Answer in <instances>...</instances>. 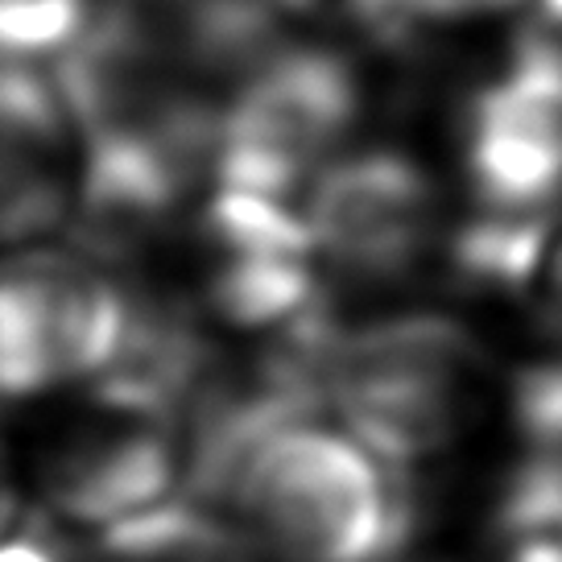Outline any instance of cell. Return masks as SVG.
I'll list each match as a JSON object with an SVG mask.
<instances>
[{"label":"cell","instance_id":"e0dca14e","mask_svg":"<svg viewBox=\"0 0 562 562\" xmlns=\"http://www.w3.org/2000/svg\"><path fill=\"white\" fill-rule=\"evenodd\" d=\"M542 4V13L550 18V25H559L562 30V0H538Z\"/></svg>","mask_w":562,"mask_h":562},{"label":"cell","instance_id":"5b68a950","mask_svg":"<svg viewBox=\"0 0 562 562\" xmlns=\"http://www.w3.org/2000/svg\"><path fill=\"white\" fill-rule=\"evenodd\" d=\"M187 414L116 381H95L83 405L37 456L46 509L79 529H108L178 496L191 468Z\"/></svg>","mask_w":562,"mask_h":562},{"label":"cell","instance_id":"8fae6325","mask_svg":"<svg viewBox=\"0 0 562 562\" xmlns=\"http://www.w3.org/2000/svg\"><path fill=\"white\" fill-rule=\"evenodd\" d=\"M95 25V0H0V63H63Z\"/></svg>","mask_w":562,"mask_h":562},{"label":"cell","instance_id":"ba28073f","mask_svg":"<svg viewBox=\"0 0 562 562\" xmlns=\"http://www.w3.org/2000/svg\"><path fill=\"white\" fill-rule=\"evenodd\" d=\"M83 137L63 83L0 63V252L50 245L79 207Z\"/></svg>","mask_w":562,"mask_h":562},{"label":"cell","instance_id":"3957f363","mask_svg":"<svg viewBox=\"0 0 562 562\" xmlns=\"http://www.w3.org/2000/svg\"><path fill=\"white\" fill-rule=\"evenodd\" d=\"M137 306L91 252L54 245L0 252V397L88 389L121 360Z\"/></svg>","mask_w":562,"mask_h":562},{"label":"cell","instance_id":"8992f818","mask_svg":"<svg viewBox=\"0 0 562 562\" xmlns=\"http://www.w3.org/2000/svg\"><path fill=\"white\" fill-rule=\"evenodd\" d=\"M299 215L318 273L356 285L405 281L439 240V191L397 149L335 158L311 182Z\"/></svg>","mask_w":562,"mask_h":562},{"label":"cell","instance_id":"4fadbf2b","mask_svg":"<svg viewBox=\"0 0 562 562\" xmlns=\"http://www.w3.org/2000/svg\"><path fill=\"white\" fill-rule=\"evenodd\" d=\"M517 0H351L356 18L369 25L372 34L397 42L405 34L439 30L468 18H484L496 9H509Z\"/></svg>","mask_w":562,"mask_h":562},{"label":"cell","instance_id":"7c38bea8","mask_svg":"<svg viewBox=\"0 0 562 562\" xmlns=\"http://www.w3.org/2000/svg\"><path fill=\"white\" fill-rule=\"evenodd\" d=\"M496 533L517 542H562V456L526 451L496 501Z\"/></svg>","mask_w":562,"mask_h":562},{"label":"cell","instance_id":"30bf717a","mask_svg":"<svg viewBox=\"0 0 562 562\" xmlns=\"http://www.w3.org/2000/svg\"><path fill=\"white\" fill-rule=\"evenodd\" d=\"M83 562H257V550L228 517L187 496H170L95 529Z\"/></svg>","mask_w":562,"mask_h":562},{"label":"cell","instance_id":"ac0fdd59","mask_svg":"<svg viewBox=\"0 0 562 562\" xmlns=\"http://www.w3.org/2000/svg\"><path fill=\"white\" fill-rule=\"evenodd\" d=\"M385 562H426V559H405V550H402V554H393V559H385Z\"/></svg>","mask_w":562,"mask_h":562},{"label":"cell","instance_id":"277c9868","mask_svg":"<svg viewBox=\"0 0 562 562\" xmlns=\"http://www.w3.org/2000/svg\"><path fill=\"white\" fill-rule=\"evenodd\" d=\"M360 100V75L339 54L323 46L265 54L215 121V187L294 203L344 158Z\"/></svg>","mask_w":562,"mask_h":562},{"label":"cell","instance_id":"9c48e42d","mask_svg":"<svg viewBox=\"0 0 562 562\" xmlns=\"http://www.w3.org/2000/svg\"><path fill=\"white\" fill-rule=\"evenodd\" d=\"M451 269L463 285L517 302L526 318L562 344V215H496L484 211L456 232Z\"/></svg>","mask_w":562,"mask_h":562},{"label":"cell","instance_id":"2e32d148","mask_svg":"<svg viewBox=\"0 0 562 562\" xmlns=\"http://www.w3.org/2000/svg\"><path fill=\"white\" fill-rule=\"evenodd\" d=\"M509 562H562V542H517Z\"/></svg>","mask_w":562,"mask_h":562},{"label":"cell","instance_id":"7a4b0ae2","mask_svg":"<svg viewBox=\"0 0 562 562\" xmlns=\"http://www.w3.org/2000/svg\"><path fill=\"white\" fill-rule=\"evenodd\" d=\"M306 348L323 402L397 472L442 456L480 405L484 351L456 318L397 315L360 327L331 318Z\"/></svg>","mask_w":562,"mask_h":562},{"label":"cell","instance_id":"9a60e30c","mask_svg":"<svg viewBox=\"0 0 562 562\" xmlns=\"http://www.w3.org/2000/svg\"><path fill=\"white\" fill-rule=\"evenodd\" d=\"M21 517V488H18V472H13V456L4 447V435H0V538L18 526Z\"/></svg>","mask_w":562,"mask_h":562},{"label":"cell","instance_id":"6da1fadb","mask_svg":"<svg viewBox=\"0 0 562 562\" xmlns=\"http://www.w3.org/2000/svg\"><path fill=\"white\" fill-rule=\"evenodd\" d=\"M273 562H385L414 538L418 496L356 439L311 418L261 430L211 484Z\"/></svg>","mask_w":562,"mask_h":562},{"label":"cell","instance_id":"52a82bcc","mask_svg":"<svg viewBox=\"0 0 562 562\" xmlns=\"http://www.w3.org/2000/svg\"><path fill=\"white\" fill-rule=\"evenodd\" d=\"M463 170L484 211L562 207V46L533 34L463 112Z\"/></svg>","mask_w":562,"mask_h":562},{"label":"cell","instance_id":"5bb4252c","mask_svg":"<svg viewBox=\"0 0 562 562\" xmlns=\"http://www.w3.org/2000/svg\"><path fill=\"white\" fill-rule=\"evenodd\" d=\"M0 562H70V559L50 529L13 526L0 538Z\"/></svg>","mask_w":562,"mask_h":562}]
</instances>
